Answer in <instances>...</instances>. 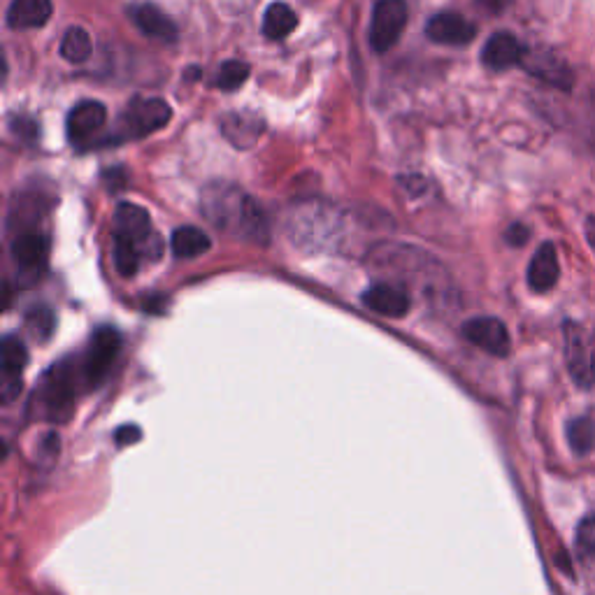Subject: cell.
I'll list each match as a JSON object with an SVG mask.
<instances>
[{"instance_id":"obj_25","label":"cell","mask_w":595,"mask_h":595,"mask_svg":"<svg viewBox=\"0 0 595 595\" xmlns=\"http://www.w3.org/2000/svg\"><path fill=\"white\" fill-rule=\"evenodd\" d=\"M252 70L245 61H226L221 63L217 77H214V84L224 91H238L242 84L247 82V77Z\"/></svg>"},{"instance_id":"obj_4","label":"cell","mask_w":595,"mask_h":595,"mask_svg":"<svg viewBox=\"0 0 595 595\" xmlns=\"http://www.w3.org/2000/svg\"><path fill=\"white\" fill-rule=\"evenodd\" d=\"M121 351V335L117 328L100 326L96 333L91 335L89 347L80 356L82 375L86 382V389H96L98 384H103L107 372L112 370V363L117 361Z\"/></svg>"},{"instance_id":"obj_14","label":"cell","mask_w":595,"mask_h":595,"mask_svg":"<svg viewBox=\"0 0 595 595\" xmlns=\"http://www.w3.org/2000/svg\"><path fill=\"white\" fill-rule=\"evenodd\" d=\"M523 52H526V47L512 33H496L486 40L482 49V63L489 70L503 73V70L521 66Z\"/></svg>"},{"instance_id":"obj_13","label":"cell","mask_w":595,"mask_h":595,"mask_svg":"<svg viewBox=\"0 0 595 595\" xmlns=\"http://www.w3.org/2000/svg\"><path fill=\"white\" fill-rule=\"evenodd\" d=\"M363 303L365 307H370L372 312L389 319H403L405 314L410 312V296H407L405 289L384 282L372 284L370 289H365Z\"/></svg>"},{"instance_id":"obj_22","label":"cell","mask_w":595,"mask_h":595,"mask_svg":"<svg viewBox=\"0 0 595 595\" xmlns=\"http://www.w3.org/2000/svg\"><path fill=\"white\" fill-rule=\"evenodd\" d=\"M91 35L82 26L68 28L61 40V56L68 63H84L91 56Z\"/></svg>"},{"instance_id":"obj_3","label":"cell","mask_w":595,"mask_h":595,"mask_svg":"<svg viewBox=\"0 0 595 595\" xmlns=\"http://www.w3.org/2000/svg\"><path fill=\"white\" fill-rule=\"evenodd\" d=\"M114 238L131 240L140 247L145 261H159L163 254V240L152 231V219L145 207L133 203H121L114 212Z\"/></svg>"},{"instance_id":"obj_21","label":"cell","mask_w":595,"mask_h":595,"mask_svg":"<svg viewBox=\"0 0 595 595\" xmlns=\"http://www.w3.org/2000/svg\"><path fill=\"white\" fill-rule=\"evenodd\" d=\"M298 26V14L286 3H272L263 14V35L268 40H284Z\"/></svg>"},{"instance_id":"obj_6","label":"cell","mask_w":595,"mask_h":595,"mask_svg":"<svg viewBox=\"0 0 595 595\" xmlns=\"http://www.w3.org/2000/svg\"><path fill=\"white\" fill-rule=\"evenodd\" d=\"M170 117L172 110L163 98H135L121 117V135L126 140L147 138L168 126Z\"/></svg>"},{"instance_id":"obj_18","label":"cell","mask_w":595,"mask_h":595,"mask_svg":"<svg viewBox=\"0 0 595 595\" xmlns=\"http://www.w3.org/2000/svg\"><path fill=\"white\" fill-rule=\"evenodd\" d=\"M131 17L135 26L140 28L142 33L149 35V38L161 40V42H175L177 40V26L168 14H163L156 5H135L131 10Z\"/></svg>"},{"instance_id":"obj_30","label":"cell","mask_w":595,"mask_h":595,"mask_svg":"<svg viewBox=\"0 0 595 595\" xmlns=\"http://www.w3.org/2000/svg\"><path fill=\"white\" fill-rule=\"evenodd\" d=\"M477 3L482 5L484 10L498 14V12H503V7L507 5V0H477Z\"/></svg>"},{"instance_id":"obj_12","label":"cell","mask_w":595,"mask_h":595,"mask_svg":"<svg viewBox=\"0 0 595 595\" xmlns=\"http://www.w3.org/2000/svg\"><path fill=\"white\" fill-rule=\"evenodd\" d=\"M107 121V107L98 100H82L77 103L68 114L66 133L73 145H82L89 138H93Z\"/></svg>"},{"instance_id":"obj_19","label":"cell","mask_w":595,"mask_h":595,"mask_svg":"<svg viewBox=\"0 0 595 595\" xmlns=\"http://www.w3.org/2000/svg\"><path fill=\"white\" fill-rule=\"evenodd\" d=\"M52 19V0H12L7 7V26L26 31L40 28Z\"/></svg>"},{"instance_id":"obj_31","label":"cell","mask_w":595,"mask_h":595,"mask_svg":"<svg viewBox=\"0 0 595 595\" xmlns=\"http://www.w3.org/2000/svg\"><path fill=\"white\" fill-rule=\"evenodd\" d=\"M586 240H589V245L595 252V217H591L589 221H586Z\"/></svg>"},{"instance_id":"obj_20","label":"cell","mask_w":595,"mask_h":595,"mask_svg":"<svg viewBox=\"0 0 595 595\" xmlns=\"http://www.w3.org/2000/svg\"><path fill=\"white\" fill-rule=\"evenodd\" d=\"M170 247L172 254L177 258H196L212 247V240L210 235L200 231L198 226H179L177 231L172 233Z\"/></svg>"},{"instance_id":"obj_17","label":"cell","mask_w":595,"mask_h":595,"mask_svg":"<svg viewBox=\"0 0 595 595\" xmlns=\"http://www.w3.org/2000/svg\"><path fill=\"white\" fill-rule=\"evenodd\" d=\"M47 254H49V242L42 233H35V231L19 233L17 238L12 240V258L19 268L42 270L47 263Z\"/></svg>"},{"instance_id":"obj_27","label":"cell","mask_w":595,"mask_h":595,"mask_svg":"<svg viewBox=\"0 0 595 595\" xmlns=\"http://www.w3.org/2000/svg\"><path fill=\"white\" fill-rule=\"evenodd\" d=\"M575 544L582 556H595V514L584 516V519L579 521Z\"/></svg>"},{"instance_id":"obj_26","label":"cell","mask_w":595,"mask_h":595,"mask_svg":"<svg viewBox=\"0 0 595 595\" xmlns=\"http://www.w3.org/2000/svg\"><path fill=\"white\" fill-rule=\"evenodd\" d=\"M568 440H570V447L577 451V454H589L593 449V442H595V424L591 419L586 417H579L575 421H570L568 426Z\"/></svg>"},{"instance_id":"obj_15","label":"cell","mask_w":595,"mask_h":595,"mask_svg":"<svg viewBox=\"0 0 595 595\" xmlns=\"http://www.w3.org/2000/svg\"><path fill=\"white\" fill-rule=\"evenodd\" d=\"M561 277V265H558L556 247L551 242L537 247L533 261L528 265V286L537 293H547L558 284Z\"/></svg>"},{"instance_id":"obj_9","label":"cell","mask_w":595,"mask_h":595,"mask_svg":"<svg viewBox=\"0 0 595 595\" xmlns=\"http://www.w3.org/2000/svg\"><path fill=\"white\" fill-rule=\"evenodd\" d=\"M463 335L475 344V347L484 349L486 354L491 356L505 358L510 356L512 351L510 331H507V326L496 317H475L465 321Z\"/></svg>"},{"instance_id":"obj_2","label":"cell","mask_w":595,"mask_h":595,"mask_svg":"<svg viewBox=\"0 0 595 595\" xmlns=\"http://www.w3.org/2000/svg\"><path fill=\"white\" fill-rule=\"evenodd\" d=\"M80 391H89L82 375L80 358H66V361L52 365L45 372L28 410L40 421H52V424L54 421H66L75 410V400Z\"/></svg>"},{"instance_id":"obj_1","label":"cell","mask_w":595,"mask_h":595,"mask_svg":"<svg viewBox=\"0 0 595 595\" xmlns=\"http://www.w3.org/2000/svg\"><path fill=\"white\" fill-rule=\"evenodd\" d=\"M200 207H203L205 217L221 231H231L254 242H261L268 235V221H265L263 210L238 186L226 182L210 184L203 191Z\"/></svg>"},{"instance_id":"obj_10","label":"cell","mask_w":595,"mask_h":595,"mask_svg":"<svg viewBox=\"0 0 595 595\" xmlns=\"http://www.w3.org/2000/svg\"><path fill=\"white\" fill-rule=\"evenodd\" d=\"M28 363V349L17 335H5L0 344V370H3V384H0V396L3 403L10 405L21 393V372Z\"/></svg>"},{"instance_id":"obj_5","label":"cell","mask_w":595,"mask_h":595,"mask_svg":"<svg viewBox=\"0 0 595 595\" xmlns=\"http://www.w3.org/2000/svg\"><path fill=\"white\" fill-rule=\"evenodd\" d=\"M565 335V363L572 379L582 389H591L595 384V349L591 342V335L586 328L577 321H565L563 324Z\"/></svg>"},{"instance_id":"obj_7","label":"cell","mask_w":595,"mask_h":595,"mask_svg":"<svg viewBox=\"0 0 595 595\" xmlns=\"http://www.w3.org/2000/svg\"><path fill=\"white\" fill-rule=\"evenodd\" d=\"M407 17H410V10H407L405 0H377L370 21L372 49L384 54L396 47L407 26Z\"/></svg>"},{"instance_id":"obj_29","label":"cell","mask_w":595,"mask_h":595,"mask_svg":"<svg viewBox=\"0 0 595 595\" xmlns=\"http://www.w3.org/2000/svg\"><path fill=\"white\" fill-rule=\"evenodd\" d=\"M528 228L523 226V224H512L510 228H507V233H505V240L510 242L512 247H523L528 242Z\"/></svg>"},{"instance_id":"obj_11","label":"cell","mask_w":595,"mask_h":595,"mask_svg":"<svg viewBox=\"0 0 595 595\" xmlns=\"http://www.w3.org/2000/svg\"><path fill=\"white\" fill-rule=\"evenodd\" d=\"M426 35L433 42H437V45L463 47V45H470V42L475 40L477 28L470 19H465L463 14L437 12L428 19Z\"/></svg>"},{"instance_id":"obj_24","label":"cell","mask_w":595,"mask_h":595,"mask_svg":"<svg viewBox=\"0 0 595 595\" xmlns=\"http://www.w3.org/2000/svg\"><path fill=\"white\" fill-rule=\"evenodd\" d=\"M24 321H26L28 333H31L35 340L45 342V340L52 338L56 319H54V312L49 310L47 305H35V307H31V310L26 312Z\"/></svg>"},{"instance_id":"obj_23","label":"cell","mask_w":595,"mask_h":595,"mask_svg":"<svg viewBox=\"0 0 595 595\" xmlns=\"http://www.w3.org/2000/svg\"><path fill=\"white\" fill-rule=\"evenodd\" d=\"M114 268L121 277H133L135 272L140 270V265L145 263V256H142L140 247L133 245L131 240L114 238Z\"/></svg>"},{"instance_id":"obj_8","label":"cell","mask_w":595,"mask_h":595,"mask_svg":"<svg viewBox=\"0 0 595 595\" xmlns=\"http://www.w3.org/2000/svg\"><path fill=\"white\" fill-rule=\"evenodd\" d=\"M521 66L537 80L556 86V89L570 91L572 84H575V75H572L568 63L551 49H526Z\"/></svg>"},{"instance_id":"obj_28","label":"cell","mask_w":595,"mask_h":595,"mask_svg":"<svg viewBox=\"0 0 595 595\" xmlns=\"http://www.w3.org/2000/svg\"><path fill=\"white\" fill-rule=\"evenodd\" d=\"M142 437V430L138 426H121L117 433H114V442L119 447H128V444H135Z\"/></svg>"},{"instance_id":"obj_16","label":"cell","mask_w":595,"mask_h":595,"mask_svg":"<svg viewBox=\"0 0 595 595\" xmlns=\"http://www.w3.org/2000/svg\"><path fill=\"white\" fill-rule=\"evenodd\" d=\"M263 128H265L263 119L252 112L226 114L224 121H221V131H224L228 142L238 149L254 147L256 140L261 138Z\"/></svg>"}]
</instances>
